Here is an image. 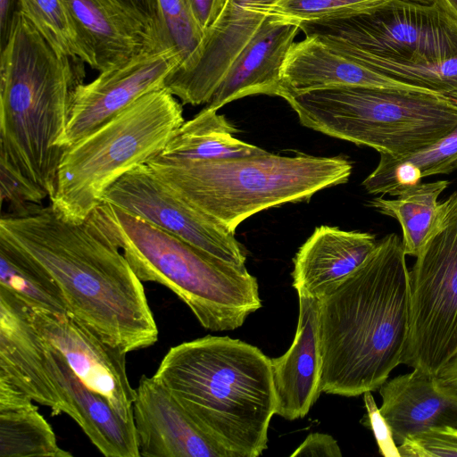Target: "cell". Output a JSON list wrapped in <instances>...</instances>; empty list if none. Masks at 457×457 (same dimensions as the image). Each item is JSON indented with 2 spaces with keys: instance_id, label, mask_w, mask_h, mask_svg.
Wrapping results in <instances>:
<instances>
[{
  "instance_id": "cell-4",
  "label": "cell",
  "mask_w": 457,
  "mask_h": 457,
  "mask_svg": "<svg viewBox=\"0 0 457 457\" xmlns=\"http://www.w3.org/2000/svg\"><path fill=\"white\" fill-rule=\"evenodd\" d=\"M0 50V156L50 197L86 62L55 51L21 12Z\"/></svg>"
},
{
  "instance_id": "cell-3",
  "label": "cell",
  "mask_w": 457,
  "mask_h": 457,
  "mask_svg": "<svg viewBox=\"0 0 457 457\" xmlns=\"http://www.w3.org/2000/svg\"><path fill=\"white\" fill-rule=\"evenodd\" d=\"M153 377L227 457H258L277 411L271 360L229 337L205 336L172 346Z\"/></svg>"
},
{
  "instance_id": "cell-20",
  "label": "cell",
  "mask_w": 457,
  "mask_h": 457,
  "mask_svg": "<svg viewBox=\"0 0 457 457\" xmlns=\"http://www.w3.org/2000/svg\"><path fill=\"white\" fill-rule=\"evenodd\" d=\"M378 390L379 411L397 445L432 428L457 427V394L436 376L412 369L387 379Z\"/></svg>"
},
{
  "instance_id": "cell-42",
  "label": "cell",
  "mask_w": 457,
  "mask_h": 457,
  "mask_svg": "<svg viewBox=\"0 0 457 457\" xmlns=\"http://www.w3.org/2000/svg\"><path fill=\"white\" fill-rule=\"evenodd\" d=\"M434 3L457 21V0H434Z\"/></svg>"
},
{
  "instance_id": "cell-31",
  "label": "cell",
  "mask_w": 457,
  "mask_h": 457,
  "mask_svg": "<svg viewBox=\"0 0 457 457\" xmlns=\"http://www.w3.org/2000/svg\"><path fill=\"white\" fill-rule=\"evenodd\" d=\"M388 0H279L266 14L295 21H312L349 16L371 10Z\"/></svg>"
},
{
  "instance_id": "cell-36",
  "label": "cell",
  "mask_w": 457,
  "mask_h": 457,
  "mask_svg": "<svg viewBox=\"0 0 457 457\" xmlns=\"http://www.w3.org/2000/svg\"><path fill=\"white\" fill-rule=\"evenodd\" d=\"M363 401L367 414L361 422L372 431L379 453L385 457H401L391 428L382 416L370 391L363 394Z\"/></svg>"
},
{
  "instance_id": "cell-14",
  "label": "cell",
  "mask_w": 457,
  "mask_h": 457,
  "mask_svg": "<svg viewBox=\"0 0 457 457\" xmlns=\"http://www.w3.org/2000/svg\"><path fill=\"white\" fill-rule=\"evenodd\" d=\"M266 14L228 1L191 56L165 79L163 87L182 104H208Z\"/></svg>"
},
{
  "instance_id": "cell-22",
  "label": "cell",
  "mask_w": 457,
  "mask_h": 457,
  "mask_svg": "<svg viewBox=\"0 0 457 457\" xmlns=\"http://www.w3.org/2000/svg\"><path fill=\"white\" fill-rule=\"evenodd\" d=\"M378 242L369 232L326 225L315 228L293 259V287L297 295L321 298L359 267Z\"/></svg>"
},
{
  "instance_id": "cell-38",
  "label": "cell",
  "mask_w": 457,
  "mask_h": 457,
  "mask_svg": "<svg viewBox=\"0 0 457 457\" xmlns=\"http://www.w3.org/2000/svg\"><path fill=\"white\" fill-rule=\"evenodd\" d=\"M197 25L205 33L219 19L228 0H183Z\"/></svg>"
},
{
  "instance_id": "cell-16",
  "label": "cell",
  "mask_w": 457,
  "mask_h": 457,
  "mask_svg": "<svg viewBox=\"0 0 457 457\" xmlns=\"http://www.w3.org/2000/svg\"><path fill=\"white\" fill-rule=\"evenodd\" d=\"M0 378H4L53 416L64 406L47 370L44 340L33 324L30 306L0 287Z\"/></svg>"
},
{
  "instance_id": "cell-40",
  "label": "cell",
  "mask_w": 457,
  "mask_h": 457,
  "mask_svg": "<svg viewBox=\"0 0 457 457\" xmlns=\"http://www.w3.org/2000/svg\"><path fill=\"white\" fill-rule=\"evenodd\" d=\"M436 377L443 385L457 394V353L440 370Z\"/></svg>"
},
{
  "instance_id": "cell-15",
  "label": "cell",
  "mask_w": 457,
  "mask_h": 457,
  "mask_svg": "<svg viewBox=\"0 0 457 457\" xmlns=\"http://www.w3.org/2000/svg\"><path fill=\"white\" fill-rule=\"evenodd\" d=\"M133 420L140 456L227 457L153 376L139 380Z\"/></svg>"
},
{
  "instance_id": "cell-18",
  "label": "cell",
  "mask_w": 457,
  "mask_h": 457,
  "mask_svg": "<svg viewBox=\"0 0 457 457\" xmlns=\"http://www.w3.org/2000/svg\"><path fill=\"white\" fill-rule=\"evenodd\" d=\"M43 340L47 370L64 413L74 420L104 456L139 457L134 422L126 421L103 395L87 387L62 353Z\"/></svg>"
},
{
  "instance_id": "cell-33",
  "label": "cell",
  "mask_w": 457,
  "mask_h": 457,
  "mask_svg": "<svg viewBox=\"0 0 457 457\" xmlns=\"http://www.w3.org/2000/svg\"><path fill=\"white\" fill-rule=\"evenodd\" d=\"M397 447L401 457H457V427L432 428L406 437Z\"/></svg>"
},
{
  "instance_id": "cell-19",
  "label": "cell",
  "mask_w": 457,
  "mask_h": 457,
  "mask_svg": "<svg viewBox=\"0 0 457 457\" xmlns=\"http://www.w3.org/2000/svg\"><path fill=\"white\" fill-rule=\"evenodd\" d=\"M297 295L299 316L293 343L284 354L270 358L276 414L290 421L305 417L322 393L319 299Z\"/></svg>"
},
{
  "instance_id": "cell-26",
  "label": "cell",
  "mask_w": 457,
  "mask_h": 457,
  "mask_svg": "<svg viewBox=\"0 0 457 457\" xmlns=\"http://www.w3.org/2000/svg\"><path fill=\"white\" fill-rule=\"evenodd\" d=\"M237 129L216 110L205 106L184 123L158 155L170 159L215 160L263 153L235 137Z\"/></svg>"
},
{
  "instance_id": "cell-5",
  "label": "cell",
  "mask_w": 457,
  "mask_h": 457,
  "mask_svg": "<svg viewBox=\"0 0 457 457\" xmlns=\"http://www.w3.org/2000/svg\"><path fill=\"white\" fill-rule=\"evenodd\" d=\"M122 251L142 282L171 290L211 331L240 328L262 306L256 278L113 205L102 203L87 218Z\"/></svg>"
},
{
  "instance_id": "cell-28",
  "label": "cell",
  "mask_w": 457,
  "mask_h": 457,
  "mask_svg": "<svg viewBox=\"0 0 457 457\" xmlns=\"http://www.w3.org/2000/svg\"><path fill=\"white\" fill-rule=\"evenodd\" d=\"M0 287L31 308L68 312L63 295L48 270L30 253L0 235Z\"/></svg>"
},
{
  "instance_id": "cell-30",
  "label": "cell",
  "mask_w": 457,
  "mask_h": 457,
  "mask_svg": "<svg viewBox=\"0 0 457 457\" xmlns=\"http://www.w3.org/2000/svg\"><path fill=\"white\" fill-rule=\"evenodd\" d=\"M20 12L59 54L83 60L89 56L83 46L62 0H18Z\"/></svg>"
},
{
  "instance_id": "cell-2",
  "label": "cell",
  "mask_w": 457,
  "mask_h": 457,
  "mask_svg": "<svg viewBox=\"0 0 457 457\" xmlns=\"http://www.w3.org/2000/svg\"><path fill=\"white\" fill-rule=\"evenodd\" d=\"M406 256L399 236L388 234L319 299L322 393L376 391L401 364L410 317Z\"/></svg>"
},
{
  "instance_id": "cell-29",
  "label": "cell",
  "mask_w": 457,
  "mask_h": 457,
  "mask_svg": "<svg viewBox=\"0 0 457 457\" xmlns=\"http://www.w3.org/2000/svg\"><path fill=\"white\" fill-rule=\"evenodd\" d=\"M331 49L384 75L429 89L457 102V56L412 62L380 58L352 50Z\"/></svg>"
},
{
  "instance_id": "cell-34",
  "label": "cell",
  "mask_w": 457,
  "mask_h": 457,
  "mask_svg": "<svg viewBox=\"0 0 457 457\" xmlns=\"http://www.w3.org/2000/svg\"><path fill=\"white\" fill-rule=\"evenodd\" d=\"M49 196L24 177L6 158L0 156V197L6 203L7 212H16L29 204H41Z\"/></svg>"
},
{
  "instance_id": "cell-9",
  "label": "cell",
  "mask_w": 457,
  "mask_h": 457,
  "mask_svg": "<svg viewBox=\"0 0 457 457\" xmlns=\"http://www.w3.org/2000/svg\"><path fill=\"white\" fill-rule=\"evenodd\" d=\"M410 270L409 333L401 364L436 376L457 353V191Z\"/></svg>"
},
{
  "instance_id": "cell-24",
  "label": "cell",
  "mask_w": 457,
  "mask_h": 457,
  "mask_svg": "<svg viewBox=\"0 0 457 457\" xmlns=\"http://www.w3.org/2000/svg\"><path fill=\"white\" fill-rule=\"evenodd\" d=\"M24 392L0 378V457H69Z\"/></svg>"
},
{
  "instance_id": "cell-6",
  "label": "cell",
  "mask_w": 457,
  "mask_h": 457,
  "mask_svg": "<svg viewBox=\"0 0 457 457\" xmlns=\"http://www.w3.org/2000/svg\"><path fill=\"white\" fill-rule=\"evenodd\" d=\"M147 165L178 195L232 233L259 212L308 201L322 189L346 183L353 170L343 155L267 151L215 160L157 155Z\"/></svg>"
},
{
  "instance_id": "cell-27",
  "label": "cell",
  "mask_w": 457,
  "mask_h": 457,
  "mask_svg": "<svg viewBox=\"0 0 457 457\" xmlns=\"http://www.w3.org/2000/svg\"><path fill=\"white\" fill-rule=\"evenodd\" d=\"M446 179L418 183L401 191L395 199L374 197L369 204L399 222L404 251L416 257L440 223L444 204L438 196L448 187Z\"/></svg>"
},
{
  "instance_id": "cell-8",
  "label": "cell",
  "mask_w": 457,
  "mask_h": 457,
  "mask_svg": "<svg viewBox=\"0 0 457 457\" xmlns=\"http://www.w3.org/2000/svg\"><path fill=\"white\" fill-rule=\"evenodd\" d=\"M182 105L160 87L64 149L51 206L64 220L85 221L106 191L162 152L184 123Z\"/></svg>"
},
{
  "instance_id": "cell-35",
  "label": "cell",
  "mask_w": 457,
  "mask_h": 457,
  "mask_svg": "<svg viewBox=\"0 0 457 457\" xmlns=\"http://www.w3.org/2000/svg\"><path fill=\"white\" fill-rule=\"evenodd\" d=\"M145 29L165 49L167 46L158 0H104ZM173 50V49H172Z\"/></svg>"
},
{
  "instance_id": "cell-12",
  "label": "cell",
  "mask_w": 457,
  "mask_h": 457,
  "mask_svg": "<svg viewBox=\"0 0 457 457\" xmlns=\"http://www.w3.org/2000/svg\"><path fill=\"white\" fill-rule=\"evenodd\" d=\"M179 62L174 50H154L100 72L93 81L78 86L71 99L60 146H71L144 95L163 87L165 79Z\"/></svg>"
},
{
  "instance_id": "cell-32",
  "label": "cell",
  "mask_w": 457,
  "mask_h": 457,
  "mask_svg": "<svg viewBox=\"0 0 457 457\" xmlns=\"http://www.w3.org/2000/svg\"><path fill=\"white\" fill-rule=\"evenodd\" d=\"M167 46L187 60L200 46L204 32L197 25L183 0H158Z\"/></svg>"
},
{
  "instance_id": "cell-7",
  "label": "cell",
  "mask_w": 457,
  "mask_h": 457,
  "mask_svg": "<svg viewBox=\"0 0 457 457\" xmlns=\"http://www.w3.org/2000/svg\"><path fill=\"white\" fill-rule=\"evenodd\" d=\"M281 97L303 126L394 157L427 147L457 128V102L431 91L333 87Z\"/></svg>"
},
{
  "instance_id": "cell-41",
  "label": "cell",
  "mask_w": 457,
  "mask_h": 457,
  "mask_svg": "<svg viewBox=\"0 0 457 457\" xmlns=\"http://www.w3.org/2000/svg\"><path fill=\"white\" fill-rule=\"evenodd\" d=\"M231 3L266 14L279 0H228Z\"/></svg>"
},
{
  "instance_id": "cell-25",
  "label": "cell",
  "mask_w": 457,
  "mask_h": 457,
  "mask_svg": "<svg viewBox=\"0 0 457 457\" xmlns=\"http://www.w3.org/2000/svg\"><path fill=\"white\" fill-rule=\"evenodd\" d=\"M374 170L362 181L371 195L396 196L424 178L457 170V128L434 144L410 154L394 157L379 154Z\"/></svg>"
},
{
  "instance_id": "cell-37",
  "label": "cell",
  "mask_w": 457,
  "mask_h": 457,
  "mask_svg": "<svg viewBox=\"0 0 457 457\" xmlns=\"http://www.w3.org/2000/svg\"><path fill=\"white\" fill-rule=\"evenodd\" d=\"M290 456L341 457L342 453L333 436L323 433H312Z\"/></svg>"
},
{
  "instance_id": "cell-23",
  "label": "cell",
  "mask_w": 457,
  "mask_h": 457,
  "mask_svg": "<svg viewBox=\"0 0 457 457\" xmlns=\"http://www.w3.org/2000/svg\"><path fill=\"white\" fill-rule=\"evenodd\" d=\"M333 87L431 91L366 67L334 51L316 37H305L295 43L283 66L280 97L286 92L297 93Z\"/></svg>"
},
{
  "instance_id": "cell-1",
  "label": "cell",
  "mask_w": 457,
  "mask_h": 457,
  "mask_svg": "<svg viewBox=\"0 0 457 457\" xmlns=\"http://www.w3.org/2000/svg\"><path fill=\"white\" fill-rule=\"evenodd\" d=\"M0 235L48 270L68 312L105 343L129 353L157 342L143 282L120 250L87 220L71 222L51 205L34 204L2 215Z\"/></svg>"
},
{
  "instance_id": "cell-21",
  "label": "cell",
  "mask_w": 457,
  "mask_h": 457,
  "mask_svg": "<svg viewBox=\"0 0 457 457\" xmlns=\"http://www.w3.org/2000/svg\"><path fill=\"white\" fill-rule=\"evenodd\" d=\"M92 69L103 72L142 54L162 50L143 27L104 0H62Z\"/></svg>"
},
{
  "instance_id": "cell-39",
  "label": "cell",
  "mask_w": 457,
  "mask_h": 457,
  "mask_svg": "<svg viewBox=\"0 0 457 457\" xmlns=\"http://www.w3.org/2000/svg\"><path fill=\"white\" fill-rule=\"evenodd\" d=\"M19 13L18 0H0V49L6 45Z\"/></svg>"
},
{
  "instance_id": "cell-10",
  "label": "cell",
  "mask_w": 457,
  "mask_h": 457,
  "mask_svg": "<svg viewBox=\"0 0 457 457\" xmlns=\"http://www.w3.org/2000/svg\"><path fill=\"white\" fill-rule=\"evenodd\" d=\"M298 24L305 37L331 48L412 62L457 56V21L435 3L388 0L353 15Z\"/></svg>"
},
{
  "instance_id": "cell-13",
  "label": "cell",
  "mask_w": 457,
  "mask_h": 457,
  "mask_svg": "<svg viewBox=\"0 0 457 457\" xmlns=\"http://www.w3.org/2000/svg\"><path fill=\"white\" fill-rule=\"evenodd\" d=\"M30 309L37 330L62 353L78 378L103 395L126 421L134 422L136 389L127 374V353L105 343L69 312Z\"/></svg>"
},
{
  "instance_id": "cell-17",
  "label": "cell",
  "mask_w": 457,
  "mask_h": 457,
  "mask_svg": "<svg viewBox=\"0 0 457 457\" xmlns=\"http://www.w3.org/2000/svg\"><path fill=\"white\" fill-rule=\"evenodd\" d=\"M299 30L297 21L266 14L206 106L218 111L248 96H280L283 66Z\"/></svg>"
},
{
  "instance_id": "cell-43",
  "label": "cell",
  "mask_w": 457,
  "mask_h": 457,
  "mask_svg": "<svg viewBox=\"0 0 457 457\" xmlns=\"http://www.w3.org/2000/svg\"><path fill=\"white\" fill-rule=\"evenodd\" d=\"M403 1L416 3V4H425V5H429V4H434V0H403Z\"/></svg>"
},
{
  "instance_id": "cell-11",
  "label": "cell",
  "mask_w": 457,
  "mask_h": 457,
  "mask_svg": "<svg viewBox=\"0 0 457 457\" xmlns=\"http://www.w3.org/2000/svg\"><path fill=\"white\" fill-rule=\"evenodd\" d=\"M102 203L137 216L227 262L245 265L246 250L235 233L182 199L147 163L123 175L106 191Z\"/></svg>"
}]
</instances>
